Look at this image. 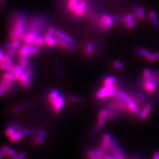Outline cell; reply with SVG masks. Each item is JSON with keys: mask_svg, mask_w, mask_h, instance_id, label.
<instances>
[{"mask_svg": "<svg viewBox=\"0 0 159 159\" xmlns=\"http://www.w3.org/2000/svg\"><path fill=\"white\" fill-rule=\"evenodd\" d=\"M104 46H105L104 43V42H101V43L98 44V47H97V52H101V51H102V50L104 49Z\"/></svg>", "mask_w": 159, "mask_h": 159, "instance_id": "cell-45", "label": "cell"}, {"mask_svg": "<svg viewBox=\"0 0 159 159\" xmlns=\"http://www.w3.org/2000/svg\"><path fill=\"white\" fill-rule=\"evenodd\" d=\"M130 159H143L142 156L138 153H134L131 154Z\"/></svg>", "mask_w": 159, "mask_h": 159, "instance_id": "cell-43", "label": "cell"}, {"mask_svg": "<svg viewBox=\"0 0 159 159\" xmlns=\"http://www.w3.org/2000/svg\"><path fill=\"white\" fill-rule=\"evenodd\" d=\"M108 153L113 156L116 159H127L125 150L114 136Z\"/></svg>", "mask_w": 159, "mask_h": 159, "instance_id": "cell-4", "label": "cell"}, {"mask_svg": "<svg viewBox=\"0 0 159 159\" xmlns=\"http://www.w3.org/2000/svg\"><path fill=\"white\" fill-rule=\"evenodd\" d=\"M6 61V54L3 51L0 49V63Z\"/></svg>", "mask_w": 159, "mask_h": 159, "instance_id": "cell-42", "label": "cell"}, {"mask_svg": "<svg viewBox=\"0 0 159 159\" xmlns=\"http://www.w3.org/2000/svg\"><path fill=\"white\" fill-rule=\"evenodd\" d=\"M66 102V98L63 94H60L55 98L48 104L50 106L52 111L55 113H60L62 110Z\"/></svg>", "mask_w": 159, "mask_h": 159, "instance_id": "cell-8", "label": "cell"}, {"mask_svg": "<svg viewBox=\"0 0 159 159\" xmlns=\"http://www.w3.org/2000/svg\"><path fill=\"white\" fill-rule=\"evenodd\" d=\"M17 34L23 40L25 35L26 34L27 29V18L23 14H17L14 18L13 27Z\"/></svg>", "mask_w": 159, "mask_h": 159, "instance_id": "cell-2", "label": "cell"}, {"mask_svg": "<svg viewBox=\"0 0 159 159\" xmlns=\"http://www.w3.org/2000/svg\"><path fill=\"white\" fill-rule=\"evenodd\" d=\"M147 60L150 62H153L159 60V51L152 53V54L147 58Z\"/></svg>", "mask_w": 159, "mask_h": 159, "instance_id": "cell-37", "label": "cell"}, {"mask_svg": "<svg viewBox=\"0 0 159 159\" xmlns=\"http://www.w3.org/2000/svg\"><path fill=\"white\" fill-rule=\"evenodd\" d=\"M94 51V44L93 42L89 41L87 43L85 49V54L87 56H90Z\"/></svg>", "mask_w": 159, "mask_h": 159, "instance_id": "cell-27", "label": "cell"}, {"mask_svg": "<svg viewBox=\"0 0 159 159\" xmlns=\"http://www.w3.org/2000/svg\"><path fill=\"white\" fill-rule=\"evenodd\" d=\"M29 105H30V102H21L17 106H16L14 107H13L12 109V111L14 114L19 113L23 111V110H25L26 108H28Z\"/></svg>", "mask_w": 159, "mask_h": 159, "instance_id": "cell-23", "label": "cell"}, {"mask_svg": "<svg viewBox=\"0 0 159 159\" xmlns=\"http://www.w3.org/2000/svg\"><path fill=\"white\" fill-rule=\"evenodd\" d=\"M117 89L116 84L111 85H103L96 92L94 98L96 100H101L116 96Z\"/></svg>", "mask_w": 159, "mask_h": 159, "instance_id": "cell-3", "label": "cell"}, {"mask_svg": "<svg viewBox=\"0 0 159 159\" xmlns=\"http://www.w3.org/2000/svg\"><path fill=\"white\" fill-rule=\"evenodd\" d=\"M46 44V40L45 37L39 35L37 36L36 39L34 43V46H36L37 47H40L44 46V44Z\"/></svg>", "mask_w": 159, "mask_h": 159, "instance_id": "cell-30", "label": "cell"}, {"mask_svg": "<svg viewBox=\"0 0 159 159\" xmlns=\"http://www.w3.org/2000/svg\"><path fill=\"white\" fill-rule=\"evenodd\" d=\"M105 159H116L113 156H111L110 154H107L105 157Z\"/></svg>", "mask_w": 159, "mask_h": 159, "instance_id": "cell-47", "label": "cell"}, {"mask_svg": "<svg viewBox=\"0 0 159 159\" xmlns=\"http://www.w3.org/2000/svg\"><path fill=\"white\" fill-rule=\"evenodd\" d=\"M20 66L25 70L30 66V59L29 57H21L19 61Z\"/></svg>", "mask_w": 159, "mask_h": 159, "instance_id": "cell-31", "label": "cell"}, {"mask_svg": "<svg viewBox=\"0 0 159 159\" xmlns=\"http://www.w3.org/2000/svg\"><path fill=\"white\" fill-rule=\"evenodd\" d=\"M2 1V0H0V1Z\"/></svg>", "mask_w": 159, "mask_h": 159, "instance_id": "cell-49", "label": "cell"}, {"mask_svg": "<svg viewBox=\"0 0 159 159\" xmlns=\"http://www.w3.org/2000/svg\"><path fill=\"white\" fill-rule=\"evenodd\" d=\"M106 123V122H105V121H97L96 125H95V126L92 129V133L94 134L98 133L102 127L105 125Z\"/></svg>", "mask_w": 159, "mask_h": 159, "instance_id": "cell-32", "label": "cell"}, {"mask_svg": "<svg viewBox=\"0 0 159 159\" xmlns=\"http://www.w3.org/2000/svg\"><path fill=\"white\" fill-rule=\"evenodd\" d=\"M136 51L138 55L146 58H148L152 54V52L150 51L143 48H137L136 50Z\"/></svg>", "mask_w": 159, "mask_h": 159, "instance_id": "cell-28", "label": "cell"}, {"mask_svg": "<svg viewBox=\"0 0 159 159\" xmlns=\"http://www.w3.org/2000/svg\"><path fill=\"white\" fill-rule=\"evenodd\" d=\"M127 105L129 113L139 117L141 113V108L137 104L136 102L131 98L130 101L127 102Z\"/></svg>", "mask_w": 159, "mask_h": 159, "instance_id": "cell-15", "label": "cell"}, {"mask_svg": "<svg viewBox=\"0 0 159 159\" xmlns=\"http://www.w3.org/2000/svg\"><path fill=\"white\" fill-rule=\"evenodd\" d=\"M17 155H18V153L14 149L10 148H8V150H7V157H8L10 159H12L15 158Z\"/></svg>", "mask_w": 159, "mask_h": 159, "instance_id": "cell-36", "label": "cell"}, {"mask_svg": "<svg viewBox=\"0 0 159 159\" xmlns=\"http://www.w3.org/2000/svg\"><path fill=\"white\" fill-rule=\"evenodd\" d=\"M27 154L25 153H21L18 154L17 156L12 159H25L27 158Z\"/></svg>", "mask_w": 159, "mask_h": 159, "instance_id": "cell-44", "label": "cell"}, {"mask_svg": "<svg viewBox=\"0 0 159 159\" xmlns=\"http://www.w3.org/2000/svg\"><path fill=\"white\" fill-rule=\"evenodd\" d=\"M153 75V71L148 68H146L143 71L142 79H149Z\"/></svg>", "mask_w": 159, "mask_h": 159, "instance_id": "cell-35", "label": "cell"}, {"mask_svg": "<svg viewBox=\"0 0 159 159\" xmlns=\"http://www.w3.org/2000/svg\"><path fill=\"white\" fill-rule=\"evenodd\" d=\"M103 85L114 84L117 81L116 77L113 75H104L102 79Z\"/></svg>", "mask_w": 159, "mask_h": 159, "instance_id": "cell-22", "label": "cell"}, {"mask_svg": "<svg viewBox=\"0 0 159 159\" xmlns=\"http://www.w3.org/2000/svg\"><path fill=\"white\" fill-rule=\"evenodd\" d=\"M40 34L33 31H27L25 35L23 41L25 44L28 45H34V41Z\"/></svg>", "mask_w": 159, "mask_h": 159, "instance_id": "cell-16", "label": "cell"}, {"mask_svg": "<svg viewBox=\"0 0 159 159\" xmlns=\"http://www.w3.org/2000/svg\"><path fill=\"white\" fill-rule=\"evenodd\" d=\"M68 101L73 104H83L85 102L84 98L80 97L75 96H70L68 97Z\"/></svg>", "mask_w": 159, "mask_h": 159, "instance_id": "cell-29", "label": "cell"}, {"mask_svg": "<svg viewBox=\"0 0 159 159\" xmlns=\"http://www.w3.org/2000/svg\"><path fill=\"white\" fill-rule=\"evenodd\" d=\"M152 110H153L152 104H151V103L146 104L141 110V113H140V116L139 118L142 121H146V120L148 119Z\"/></svg>", "mask_w": 159, "mask_h": 159, "instance_id": "cell-17", "label": "cell"}, {"mask_svg": "<svg viewBox=\"0 0 159 159\" xmlns=\"http://www.w3.org/2000/svg\"><path fill=\"white\" fill-rule=\"evenodd\" d=\"M21 127L16 124H10L6 127L5 130V134L6 137L8 139L12 136L16 131L18 130Z\"/></svg>", "mask_w": 159, "mask_h": 159, "instance_id": "cell-20", "label": "cell"}, {"mask_svg": "<svg viewBox=\"0 0 159 159\" xmlns=\"http://www.w3.org/2000/svg\"><path fill=\"white\" fill-rule=\"evenodd\" d=\"M114 20H115V21H116V22H119V23L123 24V22H124V16H121V15L116 16L114 17Z\"/></svg>", "mask_w": 159, "mask_h": 159, "instance_id": "cell-40", "label": "cell"}, {"mask_svg": "<svg viewBox=\"0 0 159 159\" xmlns=\"http://www.w3.org/2000/svg\"><path fill=\"white\" fill-rule=\"evenodd\" d=\"M110 114V110L108 108L103 107L102 108L97 116V121H105L107 122V120Z\"/></svg>", "mask_w": 159, "mask_h": 159, "instance_id": "cell-21", "label": "cell"}, {"mask_svg": "<svg viewBox=\"0 0 159 159\" xmlns=\"http://www.w3.org/2000/svg\"><path fill=\"white\" fill-rule=\"evenodd\" d=\"M86 156L87 159H102L97 154L94 150H88L86 153Z\"/></svg>", "mask_w": 159, "mask_h": 159, "instance_id": "cell-33", "label": "cell"}, {"mask_svg": "<svg viewBox=\"0 0 159 159\" xmlns=\"http://www.w3.org/2000/svg\"><path fill=\"white\" fill-rule=\"evenodd\" d=\"M114 135L110 131H106L100 137L99 147L104 152L108 153Z\"/></svg>", "mask_w": 159, "mask_h": 159, "instance_id": "cell-7", "label": "cell"}, {"mask_svg": "<svg viewBox=\"0 0 159 159\" xmlns=\"http://www.w3.org/2000/svg\"><path fill=\"white\" fill-rule=\"evenodd\" d=\"M150 17L154 27L156 29H159V20L157 12L155 11H152L150 13Z\"/></svg>", "mask_w": 159, "mask_h": 159, "instance_id": "cell-24", "label": "cell"}, {"mask_svg": "<svg viewBox=\"0 0 159 159\" xmlns=\"http://www.w3.org/2000/svg\"><path fill=\"white\" fill-rule=\"evenodd\" d=\"M55 30L53 27H50L46 32L45 35L46 44L49 47H52L56 45Z\"/></svg>", "mask_w": 159, "mask_h": 159, "instance_id": "cell-13", "label": "cell"}, {"mask_svg": "<svg viewBox=\"0 0 159 159\" xmlns=\"http://www.w3.org/2000/svg\"><path fill=\"white\" fill-rule=\"evenodd\" d=\"M153 159H159V151H157L154 153Z\"/></svg>", "mask_w": 159, "mask_h": 159, "instance_id": "cell-46", "label": "cell"}, {"mask_svg": "<svg viewBox=\"0 0 159 159\" xmlns=\"http://www.w3.org/2000/svg\"><path fill=\"white\" fill-rule=\"evenodd\" d=\"M114 22V17L108 13H103L99 17L98 25L103 31H107L113 26Z\"/></svg>", "mask_w": 159, "mask_h": 159, "instance_id": "cell-5", "label": "cell"}, {"mask_svg": "<svg viewBox=\"0 0 159 159\" xmlns=\"http://www.w3.org/2000/svg\"><path fill=\"white\" fill-rule=\"evenodd\" d=\"M152 79L153 80L154 83L156 84L157 88L159 89V69H156L153 71Z\"/></svg>", "mask_w": 159, "mask_h": 159, "instance_id": "cell-34", "label": "cell"}, {"mask_svg": "<svg viewBox=\"0 0 159 159\" xmlns=\"http://www.w3.org/2000/svg\"><path fill=\"white\" fill-rule=\"evenodd\" d=\"M137 23V20L136 18H134L131 21H129L128 22L125 23V26L127 28L129 29H133L134 27V26L136 25Z\"/></svg>", "mask_w": 159, "mask_h": 159, "instance_id": "cell-38", "label": "cell"}, {"mask_svg": "<svg viewBox=\"0 0 159 159\" xmlns=\"http://www.w3.org/2000/svg\"><path fill=\"white\" fill-rule=\"evenodd\" d=\"M10 39L11 40V42L18 44H21V39L19 37V35L17 34V33L16 32V31L13 29H11L10 31Z\"/></svg>", "mask_w": 159, "mask_h": 159, "instance_id": "cell-25", "label": "cell"}, {"mask_svg": "<svg viewBox=\"0 0 159 159\" xmlns=\"http://www.w3.org/2000/svg\"><path fill=\"white\" fill-rule=\"evenodd\" d=\"M17 52V50L16 49H14V48H8L7 49V54L10 55V56H14Z\"/></svg>", "mask_w": 159, "mask_h": 159, "instance_id": "cell-41", "label": "cell"}, {"mask_svg": "<svg viewBox=\"0 0 159 159\" xmlns=\"http://www.w3.org/2000/svg\"><path fill=\"white\" fill-rule=\"evenodd\" d=\"M74 1H80V0H74Z\"/></svg>", "mask_w": 159, "mask_h": 159, "instance_id": "cell-48", "label": "cell"}, {"mask_svg": "<svg viewBox=\"0 0 159 159\" xmlns=\"http://www.w3.org/2000/svg\"><path fill=\"white\" fill-rule=\"evenodd\" d=\"M133 10L137 18L142 20L146 17V10L143 7L134 5L133 7Z\"/></svg>", "mask_w": 159, "mask_h": 159, "instance_id": "cell-19", "label": "cell"}, {"mask_svg": "<svg viewBox=\"0 0 159 159\" xmlns=\"http://www.w3.org/2000/svg\"><path fill=\"white\" fill-rule=\"evenodd\" d=\"M55 36L59 39H61L62 40L66 41V42H67L70 44L74 43V40L71 36H70L68 34L60 30H57V29L55 30Z\"/></svg>", "mask_w": 159, "mask_h": 159, "instance_id": "cell-18", "label": "cell"}, {"mask_svg": "<svg viewBox=\"0 0 159 159\" xmlns=\"http://www.w3.org/2000/svg\"><path fill=\"white\" fill-rule=\"evenodd\" d=\"M0 159H1V158H0Z\"/></svg>", "mask_w": 159, "mask_h": 159, "instance_id": "cell-50", "label": "cell"}, {"mask_svg": "<svg viewBox=\"0 0 159 159\" xmlns=\"http://www.w3.org/2000/svg\"><path fill=\"white\" fill-rule=\"evenodd\" d=\"M127 93L140 108H143L146 104H148V98L143 92L130 91Z\"/></svg>", "mask_w": 159, "mask_h": 159, "instance_id": "cell-10", "label": "cell"}, {"mask_svg": "<svg viewBox=\"0 0 159 159\" xmlns=\"http://www.w3.org/2000/svg\"><path fill=\"white\" fill-rule=\"evenodd\" d=\"M56 45L58 46L59 47L63 48V49L68 50H70V47L71 44L66 42V41L56 37Z\"/></svg>", "mask_w": 159, "mask_h": 159, "instance_id": "cell-26", "label": "cell"}, {"mask_svg": "<svg viewBox=\"0 0 159 159\" xmlns=\"http://www.w3.org/2000/svg\"><path fill=\"white\" fill-rule=\"evenodd\" d=\"M114 67L117 70H123L124 68V65L120 61H115L113 62Z\"/></svg>", "mask_w": 159, "mask_h": 159, "instance_id": "cell-39", "label": "cell"}, {"mask_svg": "<svg viewBox=\"0 0 159 159\" xmlns=\"http://www.w3.org/2000/svg\"><path fill=\"white\" fill-rule=\"evenodd\" d=\"M46 20L44 17H37L32 19L28 26V31H33L40 34L46 26Z\"/></svg>", "mask_w": 159, "mask_h": 159, "instance_id": "cell-6", "label": "cell"}, {"mask_svg": "<svg viewBox=\"0 0 159 159\" xmlns=\"http://www.w3.org/2000/svg\"><path fill=\"white\" fill-rule=\"evenodd\" d=\"M31 136L34 137L33 143L35 146H39L42 144L47 136V132L45 130L34 129H31Z\"/></svg>", "mask_w": 159, "mask_h": 159, "instance_id": "cell-11", "label": "cell"}, {"mask_svg": "<svg viewBox=\"0 0 159 159\" xmlns=\"http://www.w3.org/2000/svg\"><path fill=\"white\" fill-rule=\"evenodd\" d=\"M110 99L104 104L105 108L113 111L119 116L129 113L127 103L117 96L109 98Z\"/></svg>", "mask_w": 159, "mask_h": 159, "instance_id": "cell-1", "label": "cell"}, {"mask_svg": "<svg viewBox=\"0 0 159 159\" xmlns=\"http://www.w3.org/2000/svg\"><path fill=\"white\" fill-rule=\"evenodd\" d=\"M141 86L143 90L146 93L152 94L158 89L156 84L154 83L152 77L149 79H142L141 81Z\"/></svg>", "mask_w": 159, "mask_h": 159, "instance_id": "cell-12", "label": "cell"}, {"mask_svg": "<svg viewBox=\"0 0 159 159\" xmlns=\"http://www.w3.org/2000/svg\"><path fill=\"white\" fill-rule=\"evenodd\" d=\"M88 9V4L86 0H80L79 4L73 14L75 17H82L84 16Z\"/></svg>", "mask_w": 159, "mask_h": 159, "instance_id": "cell-14", "label": "cell"}, {"mask_svg": "<svg viewBox=\"0 0 159 159\" xmlns=\"http://www.w3.org/2000/svg\"><path fill=\"white\" fill-rule=\"evenodd\" d=\"M40 52L39 47L34 45L25 44L19 48L18 56L21 57H29L33 55L39 54Z\"/></svg>", "mask_w": 159, "mask_h": 159, "instance_id": "cell-9", "label": "cell"}]
</instances>
